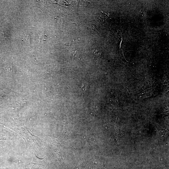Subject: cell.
Instances as JSON below:
<instances>
[{"label": "cell", "mask_w": 169, "mask_h": 169, "mask_svg": "<svg viewBox=\"0 0 169 169\" xmlns=\"http://www.w3.org/2000/svg\"><path fill=\"white\" fill-rule=\"evenodd\" d=\"M87 85V82H84L80 88V94L81 95H83L84 94Z\"/></svg>", "instance_id": "1"}, {"label": "cell", "mask_w": 169, "mask_h": 169, "mask_svg": "<svg viewBox=\"0 0 169 169\" xmlns=\"http://www.w3.org/2000/svg\"><path fill=\"white\" fill-rule=\"evenodd\" d=\"M81 169H85V168H81Z\"/></svg>", "instance_id": "2"}]
</instances>
